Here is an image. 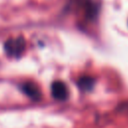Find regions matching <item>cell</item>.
<instances>
[{"label": "cell", "mask_w": 128, "mask_h": 128, "mask_svg": "<svg viewBox=\"0 0 128 128\" xmlns=\"http://www.w3.org/2000/svg\"><path fill=\"white\" fill-rule=\"evenodd\" d=\"M22 91L33 101H38L41 98V91L34 82H25L22 85Z\"/></svg>", "instance_id": "cell-3"}, {"label": "cell", "mask_w": 128, "mask_h": 128, "mask_svg": "<svg viewBox=\"0 0 128 128\" xmlns=\"http://www.w3.org/2000/svg\"><path fill=\"white\" fill-rule=\"evenodd\" d=\"M51 94L53 98L59 101H64L68 98L69 91L67 85L62 81H54L51 84Z\"/></svg>", "instance_id": "cell-2"}, {"label": "cell", "mask_w": 128, "mask_h": 128, "mask_svg": "<svg viewBox=\"0 0 128 128\" xmlns=\"http://www.w3.org/2000/svg\"><path fill=\"white\" fill-rule=\"evenodd\" d=\"M26 47L25 39L22 36L16 38H9L4 43V50L8 56L11 57H20Z\"/></svg>", "instance_id": "cell-1"}, {"label": "cell", "mask_w": 128, "mask_h": 128, "mask_svg": "<svg viewBox=\"0 0 128 128\" xmlns=\"http://www.w3.org/2000/svg\"><path fill=\"white\" fill-rule=\"evenodd\" d=\"M94 84H95V80H94V78H92L90 76H82L77 81V85H78L79 89H81L83 91L92 90L94 87Z\"/></svg>", "instance_id": "cell-4"}]
</instances>
